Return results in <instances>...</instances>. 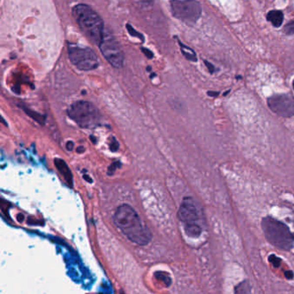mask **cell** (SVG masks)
I'll use <instances>...</instances> for the list:
<instances>
[{"label":"cell","mask_w":294,"mask_h":294,"mask_svg":"<svg viewBox=\"0 0 294 294\" xmlns=\"http://www.w3.org/2000/svg\"><path fill=\"white\" fill-rule=\"evenodd\" d=\"M114 223L127 238L137 245H147L152 240L149 229L129 205L124 204L118 207L114 214Z\"/></svg>","instance_id":"cell-1"},{"label":"cell","mask_w":294,"mask_h":294,"mask_svg":"<svg viewBox=\"0 0 294 294\" xmlns=\"http://www.w3.org/2000/svg\"><path fill=\"white\" fill-rule=\"evenodd\" d=\"M73 15L85 35L94 44L99 45L105 34V26L101 17L91 6L85 4L75 5Z\"/></svg>","instance_id":"cell-2"},{"label":"cell","mask_w":294,"mask_h":294,"mask_svg":"<svg viewBox=\"0 0 294 294\" xmlns=\"http://www.w3.org/2000/svg\"><path fill=\"white\" fill-rule=\"evenodd\" d=\"M262 227L266 240L277 249L287 251L294 248V235L282 222L273 217H264Z\"/></svg>","instance_id":"cell-3"},{"label":"cell","mask_w":294,"mask_h":294,"mask_svg":"<svg viewBox=\"0 0 294 294\" xmlns=\"http://www.w3.org/2000/svg\"><path fill=\"white\" fill-rule=\"evenodd\" d=\"M67 114L79 126L89 129L98 124L100 119V114L98 109L88 101L75 102L67 110Z\"/></svg>","instance_id":"cell-4"},{"label":"cell","mask_w":294,"mask_h":294,"mask_svg":"<svg viewBox=\"0 0 294 294\" xmlns=\"http://www.w3.org/2000/svg\"><path fill=\"white\" fill-rule=\"evenodd\" d=\"M172 14L187 25L196 24L202 14V8L197 0H171Z\"/></svg>","instance_id":"cell-5"},{"label":"cell","mask_w":294,"mask_h":294,"mask_svg":"<svg viewBox=\"0 0 294 294\" xmlns=\"http://www.w3.org/2000/svg\"><path fill=\"white\" fill-rule=\"evenodd\" d=\"M68 56L71 62L79 70H94L98 67V57L91 49L87 47L68 45Z\"/></svg>","instance_id":"cell-6"},{"label":"cell","mask_w":294,"mask_h":294,"mask_svg":"<svg viewBox=\"0 0 294 294\" xmlns=\"http://www.w3.org/2000/svg\"><path fill=\"white\" fill-rule=\"evenodd\" d=\"M99 49L109 63L115 68L123 67L124 63V55L119 42L109 31L105 30Z\"/></svg>","instance_id":"cell-7"},{"label":"cell","mask_w":294,"mask_h":294,"mask_svg":"<svg viewBox=\"0 0 294 294\" xmlns=\"http://www.w3.org/2000/svg\"><path fill=\"white\" fill-rule=\"evenodd\" d=\"M267 105L277 115L284 118L294 116V98L291 95H273L267 99Z\"/></svg>","instance_id":"cell-8"},{"label":"cell","mask_w":294,"mask_h":294,"mask_svg":"<svg viewBox=\"0 0 294 294\" xmlns=\"http://www.w3.org/2000/svg\"><path fill=\"white\" fill-rule=\"evenodd\" d=\"M179 218L185 225L197 224L199 213L196 206L191 198H186L183 200L179 209Z\"/></svg>","instance_id":"cell-9"},{"label":"cell","mask_w":294,"mask_h":294,"mask_svg":"<svg viewBox=\"0 0 294 294\" xmlns=\"http://www.w3.org/2000/svg\"><path fill=\"white\" fill-rule=\"evenodd\" d=\"M266 19L274 26L275 28H279L282 25L284 21V14L281 11H271L266 15Z\"/></svg>","instance_id":"cell-10"},{"label":"cell","mask_w":294,"mask_h":294,"mask_svg":"<svg viewBox=\"0 0 294 294\" xmlns=\"http://www.w3.org/2000/svg\"><path fill=\"white\" fill-rule=\"evenodd\" d=\"M55 162H56V168H58V170L62 174L67 183H69L70 185H72L73 184V178H72V175H71L70 169L65 163V161H61L60 159H56Z\"/></svg>","instance_id":"cell-11"},{"label":"cell","mask_w":294,"mask_h":294,"mask_svg":"<svg viewBox=\"0 0 294 294\" xmlns=\"http://www.w3.org/2000/svg\"><path fill=\"white\" fill-rule=\"evenodd\" d=\"M179 45L180 47L181 52H182L183 55L186 57V59L191 60V61H193V62H196L197 60H198V58H197L196 53L194 52V50L193 49H191L188 46L183 44L182 42H180L179 40Z\"/></svg>","instance_id":"cell-12"},{"label":"cell","mask_w":294,"mask_h":294,"mask_svg":"<svg viewBox=\"0 0 294 294\" xmlns=\"http://www.w3.org/2000/svg\"><path fill=\"white\" fill-rule=\"evenodd\" d=\"M185 230H186V234L191 237H198V236H200L202 232V229L198 224L185 225Z\"/></svg>","instance_id":"cell-13"},{"label":"cell","mask_w":294,"mask_h":294,"mask_svg":"<svg viewBox=\"0 0 294 294\" xmlns=\"http://www.w3.org/2000/svg\"><path fill=\"white\" fill-rule=\"evenodd\" d=\"M235 294H247L250 293V287L247 281H243L242 283L239 284L237 287L235 289Z\"/></svg>","instance_id":"cell-14"},{"label":"cell","mask_w":294,"mask_h":294,"mask_svg":"<svg viewBox=\"0 0 294 294\" xmlns=\"http://www.w3.org/2000/svg\"><path fill=\"white\" fill-rule=\"evenodd\" d=\"M127 29H128V32L130 33V35H132V36H136L137 38L140 39L141 41H144V35L140 34L139 32L136 31V29L130 25H126Z\"/></svg>","instance_id":"cell-15"},{"label":"cell","mask_w":294,"mask_h":294,"mask_svg":"<svg viewBox=\"0 0 294 294\" xmlns=\"http://www.w3.org/2000/svg\"><path fill=\"white\" fill-rule=\"evenodd\" d=\"M284 31L287 35H294V21H290L287 24L285 28H284Z\"/></svg>","instance_id":"cell-16"},{"label":"cell","mask_w":294,"mask_h":294,"mask_svg":"<svg viewBox=\"0 0 294 294\" xmlns=\"http://www.w3.org/2000/svg\"><path fill=\"white\" fill-rule=\"evenodd\" d=\"M269 262L272 263L273 266H275V267H278V266H280V262H281V261H280V258H278L276 256L272 255V256H269Z\"/></svg>","instance_id":"cell-17"},{"label":"cell","mask_w":294,"mask_h":294,"mask_svg":"<svg viewBox=\"0 0 294 294\" xmlns=\"http://www.w3.org/2000/svg\"><path fill=\"white\" fill-rule=\"evenodd\" d=\"M135 1H137L138 4L144 7H149L154 3V0H135Z\"/></svg>","instance_id":"cell-18"},{"label":"cell","mask_w":294,"mask_h":294,"mask_svg":"<svg viewBox=\"0 0 294 294\" xmlns=\"http://www.w3.org/2000/svg\"><path fill=\"white\" fill-rule=\"evenodd\" d=\"M142 51L146 55V56H147L148 59H152V58L154 57L153 53L151 52L150 50H148L147 49H144V48H143V49H142Z\"/></svg>","instance_id":"cell-19"},{"label":"cell","mask_w":294,"mask_h":294,"mask_svg":"<svg viewBox=\"0 0 294 294\" xmlns=\"http://www.w3.org/2000/svg\"><path fill=\"white\" fill-rule=\"evenodd\" d=\"M205 63H206V66L208 67L210 74H213L214 72H215V67H214L213 65L210 63V62H208L207 60H205Z\"/></svg>","instance_id":"cell-20"},{"label":"cell","mask_w":294,"mask_h":294,"mask_svg":"<svg viewBox=\"0 0 294 294\" xmlns=\"http://www.w3.org/2000/svg\"><path fill=\"white\" fill-rule=\"evenodd\" d=\"M286 277H287L288 280H292L294 278V273H293V272H291V271L286 272Z\"/></svg>","instance_id":"cell-21"},{"label":"cell","mask_w":294,"mask_h":294,"mask_svg":"<svg viewBox=\"0 0 294 294\" xmlns=\"http://www.w3.org/2000/svg\"><path fill=\"white\" fill-rule=\"evenodd\" d=\"M208 95H210L211 97H217L219 95V92H217V91H209Z\"/></svg>","instance_id":"cell-22"},{"label":"cell","mask_w":294,"mask_h":294,"mask_svg":"<svg viewBox=\"0 0 294 294\" xmlns=\"http://www.w3.org/2000/svg\"><path fill=\"white\" fill-rule=\"evenodd\" d=\"M293 87H294V83H293Z\"/></svg>","instance_id":"cell-23"}]
</instances>
